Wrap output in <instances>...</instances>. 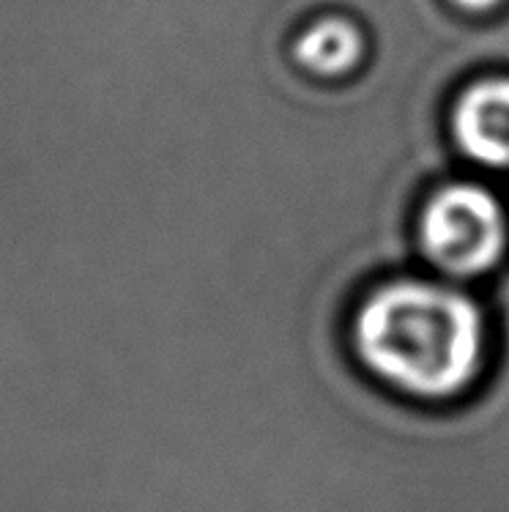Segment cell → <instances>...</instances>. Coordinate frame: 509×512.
I'll list each match as a JSON object with an SVG mask.
<instances>
[{"instance_id":"1","label":"cell","mask_w":509,"mask_h":512,"mask_svg":"<svg viewBox=\"0 0 509 512\" xmlns=\"http://www.w3.org/2000/svg\"><path fill=\"white\" fill-rule=\"evenodd\" d=\"M356 362L375 384L419 406H449L488 365L479 304L449 285L397 277L364 296L351 318Z\"/></svg>"},{"instance_id":"5","label":"cell","mask_w":509,"mask_h":512,"mask_svg":"<svg viewBox=\"0 0 509 512\" xmlns=\"http://www.w3.org/2000/svg\"><path fill=\"white\" fill-rule=\"evenodd\" d=\"M460 14H468V17H485V14H493L499 11L507 0H449Z\"/></svg>"},{"instance_id":"2","label":"cell","mask_w":509,"mask_h":512,"mask_svg":"<svg viewBox=\"0 0 509 512\" xmlns=\"http://www.w3.org/2000/svg\"><path fill=\"white\" fill-rule=\"evenodd\" d=\"M507 214L499 198L477 181L436 187L416 217V244L436 272L477 280L493 272L507 252Z\"/></svg>"},{"instance_id":"3","label":"cell","mask_w":509,"mask_h":512,"mask_svg":"<svg viewBox=\"0 0 509 512\" xmlns=\"http://www.w3.org/2000/svg\"><path fill=\"white\" fill-rule=\"evenodd\" d=\"M449 132L468 162L509 170V74H485L463 85L449 107Z\"/></svg>"},{"instance_id":"4","label":"cell","mask_w":509,"mask_h":512,"mask_svg":"<svg viewBox=\"0 0 509 512\" xmlns=\"http://www.w3.org/2000/svg\"><path fill=\"white\" fill-rule=\"evenodd\" d=\"M367 53L362 25L345 14L329 11L304 25L291 42L293 63L312 80L337 83L354 74Z\"/></svg>"}]
</instances>
